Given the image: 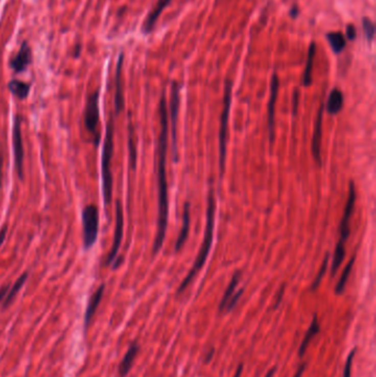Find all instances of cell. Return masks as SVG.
Segmentation results:
<instances>
[{"label":"cell","instance_id":"cell-12","mask_svg":"<svg viewBox=\"0 0 376 377\" xmlns=\"http://www.w3.org/2000/svg\"><path fill=\"white\" fill-rule=\"evenodd\" d=\"M278 93H279V78L275 73L270 81V96L268 103V130L270 144H273L275 139V105Z\"/></svg>","mask_w":376,"mask_h":377},{"label":"cell","instance_id":"cell-35","mask_svg":"<svg viewBox=\"0 0 376 377\" xmlns=\"http://www.w3.org/2000/svg\"><path fill=\"white\" fill-rule=\"evenodd\" d=\"M284 292H285V285H283V286H281V288L279 289V292H278V295H277V299H276L275 307H274L275 309H277V308H278V305L280 304L281 299H283V296H284Z\"/></svg>","mask_w":376,"mask_h":377},{"label":"cell","instance_id":"cell-23","mask_svg":"<svg viewBox=\"0 0 376 377\" xmlns=\"http://www.w3.org/2000/svg\"><path fill=\"white\" fill-rule=\"evenodd\" d=\"M241 276H242L241 271H236L235 274L233 275L232 280H231V282L228 284L227 288H226V290H225V292H224V295H223V298H222V300H221V303H220V305H219V310H220L221 312L225 310V307H226L227 302L229 301V299H231V298H232V296H233L234 293H235V290H236V288H238V285H239V282H240Z\"/></svg>","mask_w":376,"mask_h":377},{"label":"cell","instance_id":"cell-24","mask_svg":"<svg viewBox=\"0 0 376 377\" xmlns=\"http://www.w3.org/2000/svg\"><path fill=\"white\" fill-rule=\"evenodd\" d=\"M27 279H28V272H24V274L17 279V281L11 286L9 291L7 292V295L4 299V305H3L4 309H6L7 307H8L13 301V299L16 298V296L18 295V292L20 291V289L24 287V285L27 281Z\"/></svg>","mask_w":376,"mask_h":377},{"label":"cell","instance_id":"cell-19","mask_svg":"<svg viewBox=\"0 0 376 377\" xmlns=\"http://www.w3.org/2000/svg\"><path fill=\"white\" fill-rule=\"evenodd\" d=\"M343 93L339 88H333L326 102V110L329 114L337 115L343 107Z\"/></svg>","mask_w":376,"mask_h":377},{"label":"cell","instance_id":"cell-28","mask_svg":"<svg viewBox=\"0 0 376 377\" xmlns=\"http://www.w3.org/2000/svg\"><path fill=\"white\" fill-rule=\"evenodd\" d=\"M354 262H355V256H353L351 258V261L349 262V264H347L346 266H345V268L343 269L342 274H341V277H340L339 281H338V284L336 286V293H337V295H341V293H342L344 291L345 285L347 282V279H349V277H350V274H351V271H352V267H353Z\"/></svg>","mask_w":376,"mask_h":377},{"label":"cell","instance_id":"cell-7","mask_svg":"<svg viewBox=\"0 0 376 377\" xmlns=\"http://www.w3.org/2000/svg\"><path fill=\"white\" fill-rule=\"evenodd\" d=\"M12 144H13V157H15V164L17 173L20 179H24V142L21 134V118L15 117L12 129Z\"/></svg>","mask_w":376,"mask_h":377},{"label":"cell","instance_id":"cell-18","mask_svg":"<svg viewBox=\"0 0 376 377\" xmlns=\"http://www.w3.org/2000/svg\"><path fill=\"white\" fill-rule=\"evenodd\" d=\"M104 290H105V285H101L97 290L93 293L92 297H90L87 308H86V312H85V326H88L90 320H92L93 316L95 314L97 308L102 301V298L104 295Z\"/></svg>","mask_w":376,"mask_h":377},{"label":"cell","instance_id":"cell-13","mask_svg":"<svg viewBox=\"0 0 376 377\" xmlns=\"http://www.w3.org/2000/svg\"><path fill=\"white\" fill-rule=\"evenodd\" d=\"M32 50L28 41H22L17 54L9 61V66L16 73H22L31 64Z\"/></svg>","mask_w":376,"mask_h":377},{"label":"cell","instance_id":"cell-25","mask_svg":"<svg viewBox=\"0 0 376 377\" xmlns=\"http://www.w3.org/2000/svg\"><path fill=\"white\" fill-rule=\"evenodd\" d=\"M326 40H328L329 44L334 53H337V54L341 53L345 49L346 40L343 34L339 31L326 33Z\"/></svg>","mask_w":376,"mask_h":377},{"label":"cell","instance_id":"cell-10","mask_svg":"<svg viewBox=\"0 0 376 377\" xmlns=\"http://www.w3.org/2000/svg\"><path fill=\"white\" fill-rule=\"evenodd\" d=\"M355 200H357V192H355L354 183L351 181L349 185V197H347L342 220H341L340 223V236H341L340 240L343 242H345L350 236V221L354 209Z\"/></svg>","mask_w":376,"mask_h":377},{"label":"cell","instance_id":"cell-29","mask_svg":"<svg viewBox=\"0 0 376 377\" xmlns=\"http://www.w3.org/2000/svg\"><path fill=\"white\" fill-rule=\"evenodd\" d=\"M362 28H363V32L366 40L368 42H372L375 36V27L372 22V20L367 17H364L362 19Z\"/></svg>","mask_w":376,"mask_h":377},{"label":"cell","instance_id":"cell-17","mask_svg":"<svg viewBox=\"0 0 376 377\" xmlns=\"http://www.w3.org/2000/svg\"><path fill=\"white\" fill-rule=\"evenodd\" d=\"M139 351V345L134 342L131 343L130 347L128 348L127 353L125 354L124 359L122 361V363L120 364V368H118V374H120V377H126L127 374L129 373L131 366L134 364V361L136 359V356L138 354Z\"/></svg>","mask_w":376,"mask_h":377},{"label":"cell","instance_id":"cell-40","mask_svg":"<svg viewBox=\"0 0 376 377\" xmlns=\"http://www.w3.org/2000/svg\"><path fill=\"white\" fill-rule=\"evenodd\" d=\"M213 354H214V348H211L210 352H207V353H206V355H205V362H206V363H208V362H210V361L212 360Z\"/></svg>","mask_w":376,"mask_h":377},{"label":"cell","instance_id":"cell-1","mask_svg":"<svg viewBox=\"0 0 376 377\" xmlns=\"http://www.w3.org/2000/svg\"><path fill=\"white\" fill-rule=\"evenodd\" d=\"M160 116V134L157 146V183H158V222L157 234L154 243V255L161 249L166 239L167 226H168L169 199L168 182H167V149H168V108H167L166 94L163 93L159 105Z\"/></svg>","mask_w":376,"mask_h":377},{"label":"cell","instance_id":"cell-42","mask_svg":"<svg viewBox=\"0 0 376 377\" xmlns=\"http://www.w3.org/2000/svg\"><path fill=\"white\" fill-rule=\"evenodd\" d=\"M275 372H276V368H275V367L270 368L269 371H268V373L266 374V376H265V377H273V376H274V374H275Z\"/></svg>","mask_w":376,"mask_h":377},{"label":"cell","instance_id":"cell-21","mask_svg":"<svg viewBox=\"0 0 376 377\" xmlns=\"http://www.w3.org/2000/svg\"><path fill=\"white\" fill-rule=\"evenodd\" d=\"M316 51H317L316 42H311L309 50H308L307 62H306V67H304L303 78H302V83L304 86H310L312 83V68H313V63H315Z\"/></svg>","mask_w":376,"mask_h":377},{"label":"cell","instance_id":"cell-32","mask_svg":"<svg viewBox=\"0 0 376 377\" xmlns=\"http://www.w3.org/2000/svg\"><path fill=\"white\" fill-rule=\"evenodd\" d=\"M242 293H243V289H240L238 292L234 293V295L232 296V298L229 299V301L227 302L226 307H225V310L226 311H231V310H233L235 308V305H236V303H238L239 299L241 298Z\"/></svg>","mask_w":376,"mask_h":377},{"label":"cell","instance_id":"cell-15","mask_svg":"<svg viewBox=\"0 0 376 377\" xmlns=\"http://www.w3.org/2000/svg\"><path fill=\"white\" fill-rule=\"evenodd\" d=\"M172 2V0H158L157 5L155 6V8L152 9V11L149 13L148 17L146 18L144 26H143V32L145 34L150 33L154 28L156 26V22L158 21L160 15H161L162 11L169 6V4Z\"/></svg>","mask_w":376,"mask_h":377},{"label":"cell","instance_id":"cell-3","mask_svg":"<svg viewBox=\"0 0 376 377\" xmlns=\"http://www.w3.org/2000/svg\"><path fill=\"white\" fill-rule=\"evenodd\" d=\"M114 153V121L110 118L107 124L106 136L103 145L102 151V184L104 203L106 206L110 205L113 197V176H111V158Z\"/></svg>","mask_w":376,"mask_h":377},{"label":"cell","instance_id":"cell-9","mask_svg":"<svg viewBox=\"0 0 376 377\" xmlns=\"http://www.w3.org/2000/svg\"><path fill=\"white\" fill-rule=\"evenodd\" d=\"M180 107V85L177 82L172 83L171 88V102H170V120H171V130H172V143H173V155L177 161L178 150H177V123Z\"/></svg>","mask_w":376,"mask_h":377},{"label":"cell","instance_id":"cell-36","mask_svg":"<svg viewBox=\"0 0 376 377\" xmlns=\"http://www.w3.org/2000/svg\"><path fill=\"white\" fill-rule=\"evenodd\" d=\"M10 289V285H6L4 286V287L0 288V303H2V301H4V299L7 295V292L9 291Z\"/></svg>","mask_w":376,"mask_h":377},{"label":"cell","instance_id":"cell-6","mask_svg":"<svg viewBox=\"0 0 376 377\" xmlns=\"http://www.w3.org/2000/svg\"><path fill=\"white\" fill-rule=\"evenodd\" d=\"M100 88L95 89L93 93H90L87 96L86 106L84 111V124L85 128L94 138V143L97 145L100 142V131H99V124H100Z\"/></svg>","mask_w":376,"mask_h":377},{"label":"cell","instance_id":"cell-14","mask_svg":"<svg viewBox=\"0 0 376 377\" xmlns=\"http://www.w3.org/2000/svg\"><path fill=\"white\" fill-rule=\"evenodd\" d=\"M124 64V53L121 52L118 57L115 75V111L120 114L125 106L124 93H123V82H122V69Z\"/></svg>","mask_w":376,"mask_h":377},{"label":"cell","instance_id":"cell-34","mask_svg":"<svg viewBox=\"0 0 376 377\" xmlns=\"http://www.w3.org/2000/svg\"><path fill=\"white\" fill-rule=\"evenodd\" d=\"M298 103H299V90L296 89L294 92V99H292V104H294V107H292V111H294V115H297V108H298Z\"/></svg>","mask_w":376,"mask_h":377},{"label":"cell","instance_id":"cell-41","mask_svg":"<svg viewBox=\"0 0 376 377\" xmlns=\"http://www.w3.org/2000/svg\"><path fill=\"white\" fill-rule=\"evenodd\" d=\"M289 13H290V16H291L292 18H296V17L298 16V8H297V7H296V6L292 7Z\"/></svg>","mask_w":376,"mask_h":377},{"label":"cell","instance_id":"cell-16","mask_svg":"<svg viewBox=\"0 0 376 377\" xmlns=\"http://www.w3.org/2000/svg\"><path fill=\"white\" fill-rule=\"evenodd\" d=\"M190 223H191V215H190V203L184 204L183 207V215H182V228L180 230V234L177 239L176 245H175V250L179 251L182 246L184 245V243L187 239V235H189V230H190Z\"/></svg>","mask_w":376,"mask_h":377},{"label":"cell","instance_id":"cell-33","mask_svg":"<svg viewBox=\"0 0 376 377\" xmlns=\"http://www.w3.org/2000/svg\"><path fill=\"white\" fill-rule=\"evenodd\" d=\"M357 28H355L353 25H347L346 30H345V34L346 38L349 39L350 41H354L357 39Z\"/></svg>","mask_w":376,"mask_h":377},{"label":"cell","instance_id":"cell-22","mask_svg":"<svg viewBox=\"0 0 376 377\" xmlns=\"http://www.w3.org/2000/svg\"><path fill=\"white\" fill-rule=\"evenodd\" d=\"M319 330H320V325H319L318 317H317V314H315V316H313V318H312L309 329H308L307 333H306L304 338L301 342L300 347H299V356H300V358H302V356L304 355L306 351H307V348H308L309 343L311 342V340L319 333Z\"/></svg>","mask_w":376,"mask_h":377},{"label":"cell","instance_id":"cell-4","mask_svg":"<svg viewBox=\"0 0 376 377\" xmlns=\"http://www.w3.org/2000/svg\"><path fill=\"white\" fill-rule=\"evenodd\" d=\"M232 86L233 83L231 80L225 81L224 85V97H223V110L221 114V124H220V172L221 176L224 174L225 163H226V143H227V126L228 117L231 111L232 103Z\"/></svg>","mask_w":376,"mask_h":377},{"label":"cell","instance_id":"cell-27","mask_svg":"<svg viewBox=\"0 0 376 377\" xmlns=\"http://www.w3.org/2000/svg\"><path fill=\"white\" fill-rule=\"evenodd\" d=\"M128 148H129V160L131 169L135 170L137 166V147L135 143V130L131 121L128 124Z\"/></svg>","mask_w":376,"mask_h":377},{"label":"cell","instance_id":"cell-20","mask_svg":"<svg viewBox=\"0 0 376 377\" xmlns=\"http://www.w3.org/2000/svg\"><path fill=\"white\" fill-rule=\"evenodd\" d=\"M8 88L12 95H15L17 99H19L20 101H25L29 96L31 85L30 83L13 79L8 83Z\"/></svg>","mask_w":376,"mask_h":377},{"label":"cell","instance_id":"cell-31","mask_svg":"<svg viewBox=\"0 0 376 377\" xmlns=\"http://www.w3.org/2000/svg\"><path fill=\"white\" fill-rule=\"evenodd\" d=\"M354 355H355V350H352L351 353L349 354V356H347L346 362H345V366H344V371H343V377H351Z\"/></svg>","mask_w":376,"mask_h":377},{"label":"cell","instance_id":"cell-39","mask_svg":"<svg viewBox=\"0 0 376 377\" xmlns=\"http://www.w3.org/2000/svg\"><path fill=\"white\" fill-rule=\"evenodd\" d=\"M243 368H244V364H243V363H241V364H240V365H239V367H238V369H236V372H235L234 377H241L242 372H243Z\"/></svg>","mask_w":376,"mask_h":377},{"label":"cell","instance_id":"cell-2","mask_svg":"<svg viewBox=\"0 0 376 377\" xmlns=\"http://www.w3.org/2000/svg\"><path fill=\"white\" fill-rule=\"evenodd\" d=\"M214 223H215V198H214V192L211 188L210 192L207 195V208H206V226H205V232H204V239L202 242V245L199 249L198 256L194 261V264L190 271L187 272L186 277L183 279L182 282L180 284L177 293L180 295L181 292H183L185 288L191 284V281L197 276L198 272L203 268L204 264L206 263V258L210 253V249L212 246L213 242V234H214Z\"/></svg>","mask_w":376,"mask_h":377},{"label":"cell","instance_id":"cell-38","mask_svg":"<svg viewBox=\"0 0 376 377\" xmlns=\"http://www.w3.org/2000/svg\"><path fill=\"white\" fill-rule=\"evenodd\" d=\"M304 368H306V364H302L300 367H299L297 369V373L295 374L294 377H301L302 374H303V372H304Z\"/></svg>","mask_w":376,"mask_h":377},{"label":"cell","instance_id":"cell-11","mask_svg":"<svg viewBox=\"0 0 376 377\" xmlns=\"http://www.w3.org/2000/svg\"><path fill=\"white\" fill-rule=\"evenodd\" d=\"M323 109H324V104L322 103L317 114V118L315 122V129H313V135H312V143H311L312 156L313 158H315L316 162L319 166L322 164L321 140H322V126H323Z\"/></svg>","mask_w":376,"mask_h":377},{"label":"cell","instance_id":"cell-26","mask_svg":"<svg viewBox=\"0 0 376 377\" xmlns=\"http://www.w3.org/2000/svg\"><path fill=\"white\" fill-rule=\"evenodd\" d=\"M343 241H339V243L337 244L336 250H334L333 254V258H332V266H331V275L334 276L337 274V271L339 270L341 264L343 263V260L345 257V246H344Z\"/></svg>","mask_w":376,"mask_h":377},{"label":"cell","instance_id":"cell-5","mask_svg":"<svg viewBox=\"0 0 376 377\" xmlns=\"http://www.w3.org/2000/svg\"><path fill=\"white\" fill-rule=\"evenodd\" d=\"M82 225L83 245L85 249H89L95 244L100 229V213L95 204H89L83 208Z\"/></svg>","mask_w":376,"mask_h":377},{"label":"cell","instance_id":"cell-43","mask_svg":"<svg viewBox=\"0 0 376 377\" xmlns=\"http://www.w3.org/2000/svg\"><path fill=\"white\" fill-rule=\"evenodd\" d=\"M74 52H75V58H78L79 55H80V52H81V45H80V44L76 45Z\"/></svg>","mask_w":376,"mask_h":377},{"label":"cell","instance_id":"cell-8","mask_svg":"<svg viewBox=\"0 0 376 377\" xmlns=\"http://www.w3.org/2000/svg\"><path fill=\"white\" fill-rule=\"evenodd\" d=\"M124 235V212L123 206L120 201L116 202V226H115V234L113 245H111L109 254L106 257V265L114 263L117 258L118 250H120L122 240Z\"/></svg>","mask_w":376,"mask_h":377},{"label":"cell","instance_id":"cell-37","mask_svg":"<svg viewBox=\"0 0 376 377\" xmlns=\"http://www.w3.org/2000/svg\"><path fill=\"white\" fill-rule=\"evenodd\" d=\"M7 230H8V226H7V225H5L2 229H0V246H2L4 244V242H5Z\"/></svg>","mask_w":376,"mask_h":377},{"label":"cell","instance_id":"cell-30","mask_svg":"<svg viewBox=\"0 0 376 377\" xmlns=\"http://www.w3.org/2000/svg\"><path fill=\"white\" fill-rule=\"evenodd\" d=\"M329 256H330V255H329V253H326V254H325L324 260H323V263H322V265H321V267H320V270H319V272H318V275H317V277L315 278V280H313V282H312L311 290H316V289L319 287L320 282H321L322 278H323V276H324V274H325V271H326V268H328Z\"/></svg>","mask_w":376,"mask_h":377}]
</instances>
